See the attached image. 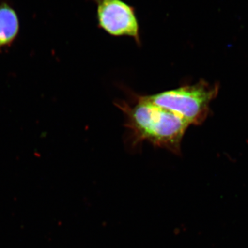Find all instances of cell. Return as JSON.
Masks as SVG:
<instances>
[{"label": "cell", "instance_id": "4", "mask_svg": "<svg viewBox=\"0 0 248 248\" xmlns=\"http://www.w3.org/2000/svg\"><path fill=\"white\" fill-rule=\"evenodd\" d=\"M17 12L8 1L0 2V52L11 46L19 32Z\"/></svg>", "mask_w": 248, "mask_h": 248}, {"label": "cell", "instance_id": "2", "mask_svg": "<svg viewBox=\"0 0 248 248\" xmlns=\"http://www.w3.org/2000/svg\"><path fill=\"white\" fill-rule=\"evenodd\" d=\"M217 94L216 86L202 81L145 96L150 102L179 116L190 125H200L204 122L210 102Z\"/></svg>", "mask_w": 248, "mask_h": 248}, {"label": "cell", "instance_id": "3", "mask_svg": "<svg viewBox=\"0 0 248 248\" xmlns=\"http://www.w3.org/2000/svg\"><path fill=\"white\" fill-rule=\"evenodd\" d=\"M98 27L113 37H129L141 45L140 23L135 8L123 0H92Z\"/></svg>", "mask_w": 248, "mask_h": 248}, {"label": "cell", "instance_id": "1", "mask_svg": "<svg viewBox=\"0 0 248 248\" xmlns=\"http://www.w3.org/2000/svg\"><path fill=\"white\" fill-rule=\"evenodd\" d=\"M115 104L125 115V126L133 146L148 141L174 154H181L182 140L190 126L185 120L136 93H132L130 100H120Z\"/></svg>", "mask_w": 248, "mask_h": 248}]
</instances>
